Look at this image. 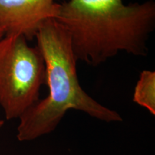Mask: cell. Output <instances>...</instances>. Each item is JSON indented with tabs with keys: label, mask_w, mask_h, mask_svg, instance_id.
I'll return each mask as SVG.
<instances>
[{
	"label": "cell",
	"mask_w": 155,
	"mask_h": 155,
	"mask_svg": "<svg viewBox=\"0 0 155 155\" xmlns=\"http://www.w3.org/2000/svg\"><path fill=\"white\" fill-rule=\"evenodd\" d=\"M69 35L75 57L96 67L120 53L147 56L155 27V3L124 0H68L55 19Z\"/></svg>",
	"instance_id": "1"
},
{
	"label": "cell",
	"mask_w": 155,
	"mask_h": 155,
	"mask_svg": "<svg viewBox=\"0 0 155 155\" xmlns=\"http://www.w3.org/2000/svg\"><path fill=\"white\" fill-rule=\"evenodd\" d=\"M35 39L45 63V85L49 94L19 118V141H32L52 133L69 110L83 112L108 123L123 121L117 111L102 105L82 88L77 73L78 61L63 25L55 19L47 20Z\"/></svg>",
	"instance_id": "2"
},
{
	"label": "cell",
	"mask_w": 155,
	"mask_h": 155,
	"mask_svg": "<svg viewBox=\"0 0 155 155\" xmlns=\"http://www.w3.org/2000/svg\"><path fill=\"white\" fill-rule=\"evenodd\" d=\"M45 63L37 46L22 35L0 40V106L6 119H19L40 99L45 85Z\"/></svg>",
	"instance_id": "3"
},
{
	"label": "cell",
	"mask_w": 155,
	"mask_h": 155,
	"mask_svg": "<svg viewBox=\"0 0 155 155\" xmlns=\"http://www.w3.org/2000/svg\"><path fill=\"white\" fill-rule=\"evenodd\" d=\"M58 7L55 0H0V28L31 41L44 22L55 19Z\"/></svg>",
	"instance_id": "4"
},
{
	"label": "cell",
	"mask_w": 155,
	"mask_h": 155,
	"mask_svg": "<svg viewBox=\"0 0 155 155\" xmlns=\"http://www.w3.org/2000/svg\"><path fill=\"white\" fill-rule=\"evenodd\" d=\"M133 101L155 115V72L144 70L139 75L134 88Z\"/></svg>",
	"instance_id": "5"
},
{
	"label": "cell",
	"mask_w": 155,
	"mask_h": 155,
	"mask_svg": "<svg viewBox=\"0 0 155 155\" xmlns=\"http://www.w3.org/2000/svg\"><path fill=\"white\" fill-rule=\"evenodd\" d=\"M5 32H4V30H2V29L0 28V40H1L2 38H3L4 36H5Z\"/></svg>",
	"instance_id": "6"
}]
</instances>
